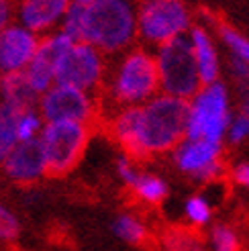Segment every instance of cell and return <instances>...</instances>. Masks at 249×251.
I'll use <instances>...</instances> for the list:
<instances>
[{"mask_svg": "<svg viewBox=\"0 0 249 251\" xmlns=\"http://www.w3.org/2000/svg\"><path fill=\"white\" fill-rule=\"evenodd\" d=\"M37 110L45 123L70 121L96 127L102 119V102L98 94L57 82L37 98Z\"/></svg>", "mask_w": 249, "mask_h": 251, "instance_id": "9", "label": "cell"}, {"mask_svg": "<svg viewBox=\"0 0 249 251\" xmlns=\"http://www.w3.org/2000/svg\"><path fill=\"white\" fill-rule=\"evenodd\" d=\"M159 245L164 251H208L206 243L198 231L192 229H168L159 237Z\"/></svg>", "mask_w": 249, "mask_h": 251, "instance_id": "22", "label": "cell"}, {"mask_svg": "<svg viewBox=\"0 0 249 251\" xmlns=\"http://www.w3.org/2000/svg\"><path fill=\"white\" fill-rule=\"evenodd\" d=\"M225 143L182 137V141L170 151V161L180 176L194 184L208 186L219 182L227 174Z\"/></svg>", "mask_w": 249, "mask_h": 251, "instance_id": "8", "label": "cell"}, {"mask_svg": "<svg viewBox=\"0 0 249 251\" xmlns=\"http://www.w3.org/2000/svg\"><path fill=\"white\" fill-rule=\"evenodd\" d=\"M113 233L121 241L135 247H141L151 241V229H149L147 221L139 212H133V210L119 212L113 221Z\"/></svg>", "mask_w": 249, "mask_h": 251, "instance_id": "18", "label": "cell"}, {"mask_svg": "<svg viewBox=\"0 0 249 251\" xmlns=\"http://www.w3.org/2000/svg\"><path fill=\"white\" fill-rule=\"evenodd\" d=\"M37 98L39 96L31 90L23 72L0 74V106H6L17 112L29 106H37Z\"/></svg>", "mask_w": 249, "mask_h": 251, "instance_id": "17", "label": "cell"}, {"mask_svg": "<svg viewBox=\"0 0 249 251\" xmlns=\"http://www.w3.org/2000/svg\"><path fill=\"white\" fill-rule=\"evenodd\" d=\"M225 74H227V78H229L227 82L233 90L235 110L243 112V115L249 119V66L227 57Z\"/></svg>", "mask_w": 249, "mask_h": 251, "instance_id": "20", "label": "cell"}, {"mask_svg": "<svg viewBox=\"0 0 249 251\" xmlns=\"http://www.w3.org/2000/svg\"><path fill=\"white\" fill-rule=\"evenodd\" d=\"M184 100L159 92L143 104L104 110L100 125L123 153L143 164L170 155L184 137Z\"/></svg>", "mask_w": 249, "mask_h": 251, "instance_id": "1", "label": "cell"}, {"mask_svg": "<svg viewBox=\"0 0 249 251\" xmlns=\"http://www.w3.org/2000/svg\"><path fill=\"white\" fill-rule=\"evenodd\" d=\"M213 29L227 57L249 66V37L231 25H213Z\"/></svg>", "mask_w": 249, "mask_h": 251, "instance_id": "21", "label": "cell"}, {"mask_svg": "<svg viewBox=\"0 0 249 251\" xmlns=\"http://www.w3.org/2000/svg\"><path fill=\"white\" fill-rule=\"evenodd\" d=\"M127 190L133 194L137 202H141L145 206H159L170 196V184L159 172L139 168L135 180L129 184Z\"/></svg>", "mask_w": 249, "mask_h": 251, "instance_id": "16", "label": "cell"}, {"mask_svg": "<svg viewBox=\"0 0 249 251\" xmlns=\"http://www.w3.org/2000/svg\"><path fill=\"white\" fill-rule=\"evenodd\" d=\"M17 143L19 139L15 133V110L0 106V164Z\"/></svg>", "mask_w": 249, "mask_h": 251, "instance_id": "25", "label": "cell"}, {"mask_svg": "<svg viewBox=\"0 0 249 251\" xmlns=\"http://www.w3.org/2000/svg\"><path fill=\"white\" fill-rule=\"evenodd\" d=\"M15 21V0H0V27Z\"/></svg>", "mask_w": 249, "mask_h": 251, "instance_id": "30", "label": "cell"}, {"mask_svg": "<svg viewBox=\"0 0 249 251\" xmlns=\"http://www.w3.org/2000/svg\"><path fill=\"white\" fill-rule=\"evenodd\" d=\"M155 94H159V80L153 49L137 43L127 51L108 57L106 76L98 92L102 112L143 104Z\"/></svg>", "mask_w": 249, "mask_h": 251, "instance_id": "3", "label": "cell"}, {"mask_svg": "<svg viewBox=\"0 0 249 251\" xmlns=\"http://www.w3.org/2000/svg\"><path fill=\"white\" fill-rule=\"evenodd\" d=\"M182 217L186 227L192 231H202L213 225L215 204L206 192H194L182 202Z\"/></svg>", "mask_w": 249, "mask_h": 251, "instance_id": "19", "label": "cell"}, {"mask_svg": "<svg viewBox=\"0 0 249 251\" xmlns=\"http://www.w3.org/2000/svg\"><path fill=\"white\" fill-rule=\"evenodd\" d=\"M223 143L229 145V147H241V145L249 143V119L243 115V112H239V110L233 112V117L227 125Z\"/></svg>", "mask_w": 249, "mask_h": 251, "instance_id": "26", "label": "cell"}, {"mask_svg": "<svg viewBox=\"0 0 249 251\" xmlns=\"http://www.w3.org/2000/svg\"><path fill=\"white\" fill-rule=\"evenodd\" d=\"M208 251H241V237L229 223H215L208 227L206 235Z\"/></svg>", "mask_w": 249, "mask_h": 251, "instance_id": "23", "label": "cell"}, {"mask_svg": "<svg viewBox=\"0 0 249 251\" xmlns=\"http://www.w3.org/2000/svg\"><path fill=\"white\" fill-rule=\"evenodd\" d=\"M43 117L37 110V106H29L15 112V133L19 141H37L43 129Z\"/></svg>", "mask_w": 249, "mask_h": 251, "instance_id": "24", "label": "cell"}, {"mask_svg": "<svg viewBox=\"0 0 249 251\" xmlns=\"http://www.w3.org/2000/svg\"><path fill=\"white\" fill-rule=\"evenodd\" d=\"M137 43L155 49L184 37L194 25V15L184 0H135Z\"/></svg>", "mask_w": 249, "mask_h": 251, "instance_id": "5", "label": "cell"}, {"mask_svg": "<svg viewBox=\"0 0 249 251\" xmlns=\"http://www.w3.org/2000/svg\"><path fill=\"white\" fill-rule=\"evenodd\" d=\"M233 112L235 98L225 78L210 84H202L186 100L184 137L223 141Z\"/></svg>", "mask_w": 249, "mask_h": 251, "instance_id": "4", "label": "cell"}, {"mask_svg": "<svg viewBox=\"0 0 249 251\" xmlns=\"http://www.w3.org/2000/svg\"><path fill=\"white\" fill-rule=\"evenodd\" d=\"M61 31L74 41L96 47L106 57H115L137 45L135 0H98L74 4L61 23Z\"/></svg>", "mask_w": 249, "mask_h": 251, "instance_id": "2", "label": "cell"}, {"mask_svg": "<svg viewBox=\"0 0 249 251\" xmlns=\"http://www.w3.org/2000/svg\"><path fill=\"white\" fill-rule=\"evenodd\" d=\"M21 235V221L15 215V210H10L6 204L0 202V243L10 245L17 243Z\"/></svg>", "mask_w": 249, "mask_h": 251, "instance_id": "27", "label": "cell"}, {"mask_svg": "<svg viewBox=\"0 0 249 251\" xmlns=\"http://www.w3.org/2000/svg\"><path fill=\"white\" fill-rule=\"evenodd\" d=\"M74 4H90V2H98V0H72Z\"/></svg>", "mask_w": 249, "mask_h": 251, "instance_id": "31", "label": "cell"}, {"mask_svg": "<svg viewBox=\"0 0 249 251\" xmlns=\"http://www.w3.org/2000/svg\"><path fill=\"white\" fill-rule=\"evenodd\" d=\"M72 0H15V21L35 35H49L61 29Z\"/></svg>", "mask_w": 249, "mask_h": 251, "instance_id": "14", "label": "cell"}, {"mask_svg": "<svg viewBox=\"0 0 249 251\" xmlns=\"http://www.w3.org/2000/svg\"><path fill=\"white\" fill-rule=\"evenodd\" d=\"M186 39L190 43L192 57L202 84L225 78V55H223V47L217 39L213 25L194 23L186 33Z\"/></svg>", "mask_w": 249, "mask_h": 251, "instance_id": "12", "label": "cell"}, {"mask_svg": "<svg viewBox=\"0 0 249 251\" xmlns=\"http://www.w3.org/2000/svg\"><path fill=\"white\" fill-rule=\"evenodd\" d=\"M74 39L64 33L61 29L49 33V35H43L41 41H39V47L31 59V64L25 68L23 76L27 80V84L31 86V90L41 96L47 88H51L55 84V66H57V59L61 55V51L72 43Z\"/></svg>", "mask_w": 249, "mask_h": 251, "instance_id": "11", "label": "cell"}, {"mask_svg": "<svg viewBox=\"0 0 249 251\" xmlns=\"http://www.w3.org/2000/svg\"><path fill=\"white\" fill-rule=\"evenodd\" d=\"M227 174L235 186L249 190V159H237L227 166Z\"/></svg>", "mask_w": 249, "mask_h": 251, "instance_id": "29", "label": "cell"}, {"mask_svg": "<svg viewBox=\"0 0 249 251\" xmlns=\"http://www.w3.org/2000/svg\"><path fill=\"white\" fill-rule=\"evenodd\" d=\"M108 68V57L84 41H72L55 66V82L98 94Z\"/></svg>", "mask_w": 249, "mask_h": 251, "instance_id": "10", "label": "cell"}, {"mask_svg": "<svg viewBox=\"0 0 249 251\" xmlns=\"http://www.w3.org/2000/svg\"><path fill=\"white\" fill-rule=\"evenodd\" d=\"M94 127L84 123H45L37 137L47 166V176H66L76 170L90 145Z\"/></svg>", "mask_w": 249, "mask_h": 251, "instance_id": "6", "label": "cell"}, {"mask_svg": "<svg viewBox=\"0 0 249 251\" xmlns=\"http://www.w3.org/2000/svg\"><path fill=\"white\" fill-rule=\"evenodd\" d=\"M41 37L12 21L0 27V74L25 72L39 47Z\"/></svg>", "mask_w": 249, "mask_h": 251, "instance_id": "13", "label": "cell"}, {"mask_svg": "<svg viewBox=\"0 0 249 251\" xmlns=\"http://www.w3.org/2000/svg\"><path fill=\"white\" fill-rule=\"evenodd\" d=\"M153 57L161 94L180 98L186 102L202 86L186 35L155 47Z\"/></svg>", "mask_w": 249, "mask_h": 251, "instance_id": "7", "label": "cell"}, {"mask_svg": "<svg viewBox=\"0 0 249 251\" xmlns=\"http://www.w3.org/2000/svg\"><path fill=\"white\" fill-rule=\"evenodd\" d=\"M139 168H141V161L129 157L127 153H123V151L115 159V174H117L119 182L124 188H129V184L135 180V176H137V172H139Z\"/></svg>", "mask_w": 249, "mask_h": 251, "instance_id": "28", "label": "cell"}, {"mask_svg": "<svg viewBox=\"0 0 249 251\" xmlns=\"http://www.w3.org/2000/svg\"><path fill=\"white\" fill-rule=\"evenodd\" d=\"M0 170L19 186H33L47 178V166L37 141H19L2 159Z\"/></svg>", "mask_w": 249, "mask_h": 251, "instance_id": "15", "label": "cell"}]
</instances>
